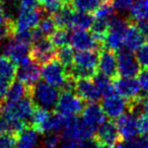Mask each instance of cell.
Masks as SVG:
<instances>
[{
    "label": "cell",
    "mask_w": 148,
    "mask_h": 148,
    "mask_svg": "<svg viewBox=\"0 0 148 148\" xmlns=\"http://www.w3.org/2000/svg\"><path fill=\"white\" fill-rule=\"evenodd\" d=\"M99 53L97 50L81 51L75 54L73 65L68 70V74L75 79L93 78L99 70Z\"/></svg>",
    "instance_id": "6da1fadb"
},
{
    "label": "cell",
    "mask_w": 148,
    "mask_h": 148,
    "mask_svg": "<svg viewBox=\"0 0 148 148\" xmlns=\"http://www.w3.org/2000/svg\"><path fill=\"white\" fill-rule=\"evenodd\" d=\"M95 130L88 127L82 120L75 117L67 118L65 126L62 130V139L78 144L86 139L95 137Z\"/></svg>",
    "instance_id": "7a4b0ae2"
},
{
    "label": "cell",
    "mask_w": 148,
    "mask_h": 148,
    "mask_svg": "<svg viewBox=\"0 0 148 148\" xmlns=\"http://www.w3.org/2000/svg\"><path fill=\"white\" fill-rule=\"evenodd\" d=\"M59 97L60 95L57 87L45 81H39L33 86L32 99L37 107L44 108L46 110L56 108Z\"/></svg>",
    "instance_id": "3957f363"
},
{
    "label": "cell",
    "mask_w": 148,
    "mask_h": 148,
    "mask_svg": "<svg viewBox=\"0 0 148 148\" xmlns=\"http://www.w3.org/2000/svg\"><path fill=\"white\" fill-rule=\"evenodd\" d=\"M66 70L67 69L62 65L61 62L57 58H55L52 61L43 65L42 77L45 82L55 87H61L63 89L69 78V74Z\"/></svg>",
    "instance_id": "277c9868"
},
{
    "label": "cell",
    "mask_w": 148,
    "mask_h": 148,
    "mask_svg": "<svg viewBox=\"0 0 148 148\" xmlns=\"http://www.w3.org/2000/svg\"><path fill=\"white\" fill-rule=\"evenodd\" d=\"M55 109L58 114L65 118L75 117L82 113L84 109L83 99L72 92V90H63L62 95H60Z\"/></svg>",
    "instance_id": "5b68a950"
},
{
    "label": "cell",
    "mask_w": 148,
    "mask_h": 148,
    "mask_svg": "<svg viewBox=\"0 0 148 148\" xmlns=\"http://www.w3.org/2000/svg\"><path fill=\"white\" fill-rule=\"evenodd\" d=\"M29 56L39 65H45L48 62L55 59L57 56V51L49 38L45 37L34 42V46H32L31 48Z\"/></svg>",
    "instance_id": "8992f818"
},
{
    "label": "cell",
    "mask_w": 148,
    "mask_h": 148,
    "mask_svg": "<svg viewBox=\"0 0 148 148\" xmlns=\"http://www.w3.org/2000/svg\"><path fill=\"white\" fill-rule=\"evenodd\" d=\"M40 66L41 65L34 61L29 56L17 65L16 77L27 86H34L39 82V78L42 75Z\"/></svg>",
    "instance_id": "52a82bcc"
},
{
    "label": "cell",
    "mask_w": 148,
    "mask_h": 148,
    "mask_svg": "<svg viewBox=\"0 0 148 148\" xmlns=\"http://www.w3.org/2000/svg\"><path fill=\"white\" fill-rule=\"evenodd\" d=\"M101 108L108 118L118 119L123 114H125L126 110H129V103L119 93L113 91L105 95L101 103Z\"/></svg>",
    "instance_id": "ba28073f"
},
{
    "label": "cell",
    "mask_w": 148,
    "mask_h": 148,
    "mask_svg": "<svg viewBox=\"0 0 148 148\" xmlns=\"http://www.w3.org/2000/svg\"><path fill=\"white\" fill-rule=\"evenodd\" d=\"M93 138L99 144L108 148L118 145L123 140L118 130L117 124H115L113 121H107L101 124L97 130Z\"/></svg>",
    "instance_id": "9c48e42d"
},
{
    "label": "cell",
    "mask_w": 148,
    "mask_h": 148,
    "mask_svg": "<svg viewBox=\"0 0 148 148\" xmlns=\"http://www.w3.org/2000/svg\"><path fill=\"white\" fill-rule=\"evenodd\" d=\"M114 89L117 93H119L122 97L127 99L128 103L136 101L139 99L140 87L138 80L130 77H116L113 81Z\"/></svg>",
    "instance_id": "30bf717a"
},
{
    "label": "cell",
    "mask_w": 148,
    "mask_h": 148,
    "mask_svg": "<svg viewBox=\"0 0 148 148\" xmlns=\"http://www.w3.org/2000/svg\"><path fill=\"white\" fill-rule=\"evenodd\" d=\"M69 44L78 52L97 50V48L101 45L95 39L92 33L90 34L86 29H75L73 33L70 34Z\"/></svg>",
    "instance_id": "8fae6325"
},
{
    "label": "cell",
    "mask_w": 148,
    "mask_h": 148,
    "mask_svg": "<svg viewBox=\"0 0 148 148\" xmlns=\"http://www.w3.org/2000/svg\"><path fill=\"white\" fill-rule=\"evenodd\" d=\"M31 43H27L25 41L18 39L16 37L10 38L9 42L4 47V56L12 60L16 65H18L21 62L29 57L31 52Z\"/></svg>",
    "instance_id": "7c38bea8"
},
{
    "label": "cell",
    "mask_w": 148,
    "mask_h": 148,
    "mask_svg": "<svg viewBox=\"0 0 148 148\" xmlns=\"http://www.w3.org/2000/svg\"><path fill=\"white\" fill-rule=\"evenodd\" d=\"M118 59V74L121 77H130L134 78L138 76L140 70V65L136 56L130 51L120 52L117 56Z\"/></svg>",
    "instance_id": "4fadbf2b"
},
{
    "label": "cell",
    "mask_w": 148,
    "mask_h": 148,
    "mask_svg": "<svg viewBox=\"0 0 148 148\" xmlns=\"http://www.w3.org/2000/svg\"><path fill=\"white\" fill-rule=\"evenodd\" d=\"M138 116L129 111V113L123 114L117 119V127L123 140H128L140 134Z\"/></svg>",
    "instance_id": "5bb4252c"
},
{
    "label": "cell",
    "mask_w": 148,
    "mask_h": 148,
    "mask_svg": "<svg viewBox=\"0 0 148 148\" xmlns=\"http://www.w3.org/2000/svg\"><path fill=\"white\" fill-rule=\"evenodd\" d=\"M74 89L81 99L88 103H97L101 97V93L99 92L92 78L75 79Z\"/></svg>",
    "instance_id": "9a60e30c"
},
{
    "label": "cell",
    "mask_w": 148,
    "mask_h": 148,
    "mask_svg": "<svg viewBox=\"0 0 148 148\" xmlns=\"http://www.w3.org/2000/svg\"><path fill=\"white\" fill-rule=\"evenodd\" d=\"M99 71L110 78H116L118 73V59L115 52L103 49L99 52Z\"/></svg>",
    "instance_id": "2e32d148"
},
{
    "label": "cell",
    "mask_w": 148,
    "mask_h": 148,
    "mask_svg": "<svg viewBox=\"0 0 148 148\" xmlns=\"http://www.w3.org/2000/svg\"><path fill=\"white\" fill-rule=\"evenodd\" d=\"M42 19V13L38 9L33 10H19L16 19L14 21L15 33L23 31H32ZM14 33V34H15ZM14 36V35H13Z\"/></svg>",
    "instance_id": "e0dca14e"
},
{
    "label": "cell",
    "mask_w": 148,
    "mask_h": 148,
    "mask_svg": "<svg viewBox=\"0 0 148 148\" xmlns=\"http://www.w3.org/2000/svg\"><path fill=\"white\" fill-rule=\"evenodd\" d=\"M82 121L97 131V127L106 122V114L99 103H89L82 111Z\"/></svg>",
    "instance_id": "ac0fdd59"
},
{
    "label": "cell",
    "mask_w": 148,
    "mask_h": 148,
    "mask_svg": "<svg viewBox=\"0 0 148 148\" xmlns=\"http://www.w3.org/2000/svg\"><path fill=\"white\" fill-rule=\"evenodd\" d=\"M145 36L140 32L136 23H129L124 36V48L127 51H138L145 42Z\"/></svg>",
    "instance_id": "d6986e66"
},
{
    "label": "cell",
    "mask_w": 148,
    "mask_h": 148,
    "mask_svg": "<svg viewBox=\"0 0 148 148\" xmlns=\"http://www.w3.org/2000/svg\"><path fill=\"white\" fill-rule=\"evenodd\" d=\"M33 86H27V84L23 83L21 81H15L12 82L7 90L6 97H5V103H13L21 101L27 97H32Z\"/></svg>",
    "instance_id": "ffe728a7"
},
{
    "label": "cell",
    "mask_w": 148,
    "mask_h": 148,
    "mask_svg": "<svg viewBox=\"0 0 148 148\" xmlns=\"http://www.w3.org/2000/svg\"><path fill=\"white\" fill-rule=\"evenodd\" d=\"M15 33L14 21L8 17L4 5L0 0V39L12 38Z\"/></svg>",
    "instance_id": "44dd1931"
},
{
    "label": "cell",
    "mask_w": 148,
    "mask_h": 148,
    "mask_svg": "<svg viewBox=\"0 0 148 148\" xmlns=\"http://www.w3.org/2000/svg\"><path fill=\"white\" fill-rule=\"evenodd\" d=\"M93 16L90 13L80 12V11H73L70 21V29H90L92 25Z\"/></svg>",
    "instance_id": "7402d4cb"
},
{
    "label": "cell",
    "mask_w": 148,
    "mask_h": 148,
    "mask_svg": "<svg viewBox=\"0 0 148 148\" xmlns=\"http://www.w3.org/2000/svg\"><path fill=\"white\" fill-rule=\"evenodd\" d=\"M38 142V132L32 127H27L18 135L16 148H36Z\"/></svg>",
    "instance_id": "603a6c76"
},
{
    "label": "cell",
    "mask_w": 148,
    "mask_h": 148,
    "mask_svg": "<svg viewBox=\"0 0 148 148\" xmlns=\"http://www.w3.org/2000/svg\"><path fill=\"white\" fill-rule=\"evenodd\" d=\"M17 65L5 56L0 57V77L12 83L16 76Z\"/></svg>",
    "instance_id": "cb8c5ba5"
},
{
    "label": "cell",
    "mask_w": 148,
    "mask_h": 148,
    "mask_svg": "<svg viewBox=\"0 0 148 148\" xmlns=\"http://www.w3.org/2000/svg\"><path fill=\"white\" fill-rule=\"evenodd\" d=\"M130 15L135 23L148 21V0H135L130 9Z\"/></svg>",
    "instance_id": "d4e9b609"
},
{
    "label": "cell",
    "mask_w": 148,
    "mask_h": 148,
    "mask_svg": "<svg viewBox=\"0 0 148 148\" xmlns=\"http://www.w3.org/2000/svg\"><path fill=\"white\" fill-rule=\"evenodd\" d=\"M92 80L95 81V85H97V87L99 88V92H101V95H107L115 90V89H114L113 81L111 80L110 77L106 76L103 74H101V73L97 74L92 78Z\"/></svg>",
    "instance_id": "484cf974"
},
{
    "label": "cell",
    "mask_w": 148,
    "mask_h": 148,
    "mask_svg": "<svg viewBox=\"0 0 148 148\" xmlns=\"http://www.w3.org/2000/svg\"><path fill=\"white\" fill-rule=\"evenodd\" d=\"M74 57L75 55L73 53V50L69 46H64L62 48H59V50L57 51V56H56V58L61 62L62 65L67 69V71L73 65Z\"/></svg>",
    "instance_id": "4316f807"
},
{
    "label": "cell",
    "mask_w": 148,
    "mask_h": 148,
    "mask_svg": "<svg viewBox=\"0 0 148 148\" xmlns=\"http://www.w3.org/2000/svg\"><path fill=\"white\" fill-rule=\"evenodd\" d=\"M114 8L111 0H103L101 4L95 11V18L101 21H110L114 16Z\"/></svg>",
    "instance_id": "83f0119b"
},
{
    "label": "cell",
    "mask_w": 148,
    "mask_h": 148,
    "mask_svg": "<svg viewBox=\"0 0 148 148\" xmlns=\"http://www.w3.org/2000/svg\"><path fill=\"white\" fill-rule=\"evenodd\" d=\"M69 38L70 35L68 33L67 29H63V27H58L53 34L49 37L50 41L52 42L55 48H62L64 46H67L69 43Z\"/></svg>",
    "instance_id": "f1b7e54d"
},
{
    "label": "cell",
    "mask_w": 148,
    "mask_h": 148,
    "mask_svg": "<svg viewBox=\"0 0 148 148\" xmlns=\"http://www.w3.org/2000/svg\"><path fill=\"white\" fill-rule=\"evenodd\" d=\"M125 148H148V135L141 134L133 138L125 140L124 143Z\"/></svg>",
    "instance_id": "f546056e"
},
{
    "label": "cell",
    "mask_w": 148,
    "mask_h": 148,
    "mask_svg": "<svg viewBox=\"0 0 148 148\" xmlns=\"http://www.w3.org/2000/svg\"><path fill=\"white\" fill-rule=\"evenodd\" d=\"M18 134L13 132H4L0 134V148H15Z\"/></svg>",
    "instance_id": "4dcf8cb0"
},
{
    "label": "cell",
    "mask_w": 148,
    "mask_h": 148,
    "mask_svg": "<svg viewBox=\"0 0 148 148\" xmlns=\"http://www.w3.org/2000/svg\"><path fill=\"white\" fill-rule=\"evenodd\" d=\"M39 3L45 11L50 14H55L63 8L62 0H39Z\"/></svg>",
    "instance_id": "1f68e13d"
},
{
    "label": "cell",
    "mask_w": 148,
    "mask_h": 148,
    "mask_svg": "<svg viewBox=\"0 0 148 148\" xmlns=\"http://www.w3.org/2000/svg\"><path fill=\"white\" fill-rule=\"evenodd\" d=\"M62 136L57 134L56 132H50L44 137L43 148H57L61 142Z\"/></svg>",
    "instance_id": "d6a6232c"
},
{
    "label": "cell",
    "mask_w": 148,
    "mask_h": 148,
    "mask_svg": "<svg viewBox=\"0 0 148 148\" xmlns=\"http://www.w3.org/2000/svg\"><path fill=\"white\" fill-rule=\"evenodd\" d=\"M136 58L138 63L143 69H148V43L144 44L141 48L137 51Z\"/></svg>",
    "instance_id": "836d02e7"
},
{
    "label": "cell",
    "mask_w": 148,
    "mask_h": 148,
    "mask_svg": "<svg viewBox=\"0 0 148 148\" xmlns=\"http://www.w3.org/2000/svg\"><path fill=\"white\" fill-rule=\"evenodd\" d=\"M115 10L124 12V11L130 10L133 6L135 0H111Z\"/></svg>",
    "instance_id": "e575fe53"
},
{
    "label": "cell",
    "mask_w": 148,
    "mask_h": 148,
    "mask_svg": "<svg viewBox=\"0 0 148 148\" xmlns=\"http://www.w3.org/2000/svg\"><path fill=\"white\" fill-rule=\"evenodd\" d=\"M19 10H33L38 9L39 0H17Z\"/></svg>",
    "instance_id": "d590c367"
},
{
    "label": "cell",
    "mask_w": 148,
    "mask_h": 148,
    "mask_svg": "<svg viewBox=\"0 0 148 148\" xmlns=\"http://www.w3.org/2000/svg\"><path fill=\"white\" fill-rule=\"evenodd\" d=\"M138 82L144 92L148 93V69H143L138 74Z\"/></svg>",
    "instance_id": "8d00e7d4"
},
{
    "label": "cell",
    "mask_w": 148,
    "mask_h": 148,
    "mask_svg": "<svg viewBox=\"0 0 148 148\" xmlns=\"http://www.w3.org/2000/svg\"><path fill=\"white\" fill-rule=\"evenodd\" d=\"M78 148H108L103 146L101 144H99L97 140L93 139H86L84 141L80 142V144L78 145Z\"/></svg>",
    "instance_id": "74e56055"
},
{
    "label": "cell",
    "mask_w": 148,
    "mask_h": 148,
    "mask_svg": "<svg viewBox=\"0 0 148 148\" xmlns=\"http://www.w3.org/2000/svg\"><path fill=\"white\" fill-rule=\"evenodd\" d=\"M138 122H139V132L140 134L148 133V117L144 114L138 116Z\"/></svg>",
    "instance_id": "f35d334b"
},
{
    "label": "cell",
    "mask_w": 148,
    "mask_h": 148,
    "mask_svg": "<svg viewBox=\"0 0 148 148\" xmlns=\"http://www.w3.org/2000/svg\"><path fill=\"white\" fill-rule=\"evenodd\" d=\"M10 84H11V82H9L6 79H3L0 77V101L5 99L7 90H8Z\"/></svg>",
    "instance_id": "ab89813d"
},
{
    "label": "cell",
    "mask_w": 148,
    "mask_h": 148,
    "mask_svg": "<svg viewBox=\"0 0 148 148\" xmlns=\"http://www.w3.org/2000/svg\"><path fill=\"white\" fill-rule=\"evenodd\" d=\"M141 111L142 114L148 117V95L141 97Z\"/></svg>",
    "instance_id": "60d3db41"
},
{
    "label": "cell",
    "mask_w": 148,
    "mask_h": 148,
    "mask_svg": "<svg viewBox=\"0 0 148 148\" xmlns=\"http://www.w3.org/2000/svg\"><path fill=\"white\" fill-rule=\"evenodd\" d=\"M60 148H78V144L74 143V142L65 141L64 142V144H62Z\"/></svg>",
    "instance_id": "b9f144b4"
},
{
    "label": "cell",
    "mask_w": 148,
    "mask_h": 148,
    "mask_svg": "<svg viewBox=\"0 0 148 148\" xmlns=\"http://www.w3.org/2000/svg\"><path fill=\"white\" fill-rule=\"evenodd\" d=\"M116 148H125V147H124V146H117Z\"/></svg>",
    "instance_id": "7bdbcfd3"
},
{
    "label": "cell",
    "mask_w": 148,
    "mask_h": 148,
    "mask_svg": "<svg viewBox=\"0 0 148 148\" xmlns=\"http://www.w3.org/2000/svg\"><path fill=\"white\" fill-rule=\"evenodd\" d=\"M2 112V108H1V106H0V113Z\"/></svg>",
    "instance_id": "ee69618b"
}]
</instances>
